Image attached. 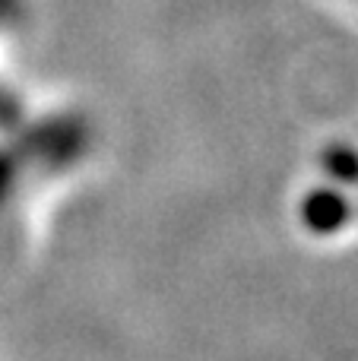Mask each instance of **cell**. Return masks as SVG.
Returning a JSON list of instances; mask_svg holds the SVG:
<instances>
[{
    "mask_svg": "<svg viewBox=\"0 0 358 361\" xmlns=\"http://www.w3.org/2000/svg\"><path fill=\"white\" fill-rule=\"evenodd\" d=\"M346 200L336 190H311L308 200L302 203V216L308 228L314 231H333L346 222Z\"/></svg>",
    "mask_w": 358,
    "mask_h": 361,
    "instance_id": "1",
    "label": "cell"
},
{
    "mask_svg": "<svg viewBox=\"0 0 358 361\" xmlns=\"http://www.w3.org/2000/svg\"><path fill=\"white\" fill-rule=\"evenodd\" d=\"M323 169L330 171V178L340 180V184H349V180H358V152H352L349 146H330L323 152Z\"/></svg>",
    "mask_w": 358,
    "mask_h": 361,
    "instance_id": "2",
    "label": "cell"
}]
</instances>
